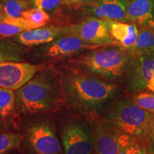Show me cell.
Wrapping results in <instances>:
<instances>
[{"label": "cell", "instance_id": "8", "mask_svg": "<svg viewBox=\"0 0 154 154\" xmlns=\"http://www.w3.org/2000/svg\"><path fill=\"white\" fill-rule=\"evenodd\" d=\"M44 69L43 66L23 61L1 62L0 87L16 91Z\"/></svg>", "mask_w": 154, "mask_h": 154}, {"label": "cell", "instance_id": "7", "mask_svg": "<svg viewBox=\"0 0 154 154\" xmlns=\"http://www.w3.org/2000/svg\"><path fill=\"white\" fill-rule=\"evenodd\" d=\"M26 140L34 154H62L60 141L54 129L47 122L31 125L26 132Z\"/></svg>", "mask_w": 154, "mask_h": 154}, {"label": "cell", "instance_id": "11", "mask_svg": "<svg viewBox=\"0 0 154 154\" xmlns=\"http://www.w3.org/2000/svg\"><path fill=\"white\" fill-rule=\"evenodd\" d=\"M65 154H91L92 138L86 127L79 123L67 125L61 136Z\"/></svg>", "mask_w": 154, "mask_h": 154}, {"label": "cell", "instance_id": "24", "mask_svg": "<svg viewBox=\"0 0 154 154\" xmlns=\"http://www.w3.org/2000/svg\"><path fill=\"white\" fill-rule=\"evenodd\" d=\"M133 101L144 110L154 113V93H140L134 96Z\"/></svg>", "mask_w": 154, "mask_h": 154}, {"label": "cell", "instance_id": "15", "mask_svg": "<svg viewBox=\"0 0 154 154\" xmlns=\"http://www.w3.org/2000/svg\"><path fill=\"white\" fill-rule=\"evenodd\" d=\"M109 33L119 47L124 48L128 52L134 47L138 34V27L133 23L119 21L106 20Z\"/></svg>", "mask_w": 154, "mask_h": 154}, {"label": "cell", "instance_id": "29", "mask_svg": "<svg viewBox=\"0 0 154 154\" xmlns=\"http://www.w3.org/2000/svg\"><path fill=\"white\" fill-rule=\"evenodd\" d=\"M2 116H0V130H1L2 124Z\"/></svg>", "mask_w": 154, "mask_h": 154}, {"label": "cell", "instance_id": "23", "mask_svg": "<svg viewBox=\"0 0 154 154\" xmlns=\"http://www.w3.org/2000/svg\"><path fill=\"white\" fill-rule=\"evenodd\" d=\"M22 142V136L14 133H0V154H6L17 149Z\"/></svg>", "mask_w": 154, "mask_h": 154}, {"label": "cell", "instance_id": "2", "mask_svg": "<svg viewBox=\"0 0 154 154\" xmlns=\"http://www.w3.org/2000/svg\"><path fill=\"white\" fill-rule=\"evenodd\" d=\"M64 99L78 111L89 112L111 100L117 86L71 69L60 76Z\"/></svg>", "mask_w": 154, "mask_h": 154}, {"label": "cell", "instance_id": "19", "mask_svg": "<svg viewBox=\"0 0 154 154\" xmlns=\"http://www.w3.org/2000/svg\"><path fill=\"white\" fill-rule=\"evenodd\" d=\"M3 8V14L11 18L22 17L24 11L32 7L30 0H0Z\"/></svg>", "mask_w": 154, "mask_h": 154}, {"label": "cell", "instance_id": "17", "mask_svg": "<svg viewBox=\"0 0 154 154\" xmlns=\"http://www.w3.org/2000/svg\"><path fill=\"white\" fill-rule=\"evenodd\" d=\"M34 29V26L23 18H11L3 13L0 15V37L9 38L15 36L22 32Z\"/></svg>", "mask_w": 154, "mask_h": 154}, {"label": "cell", "instance_id": "9", "mask_svg": "<svg viewBox=\"0 0 154 154\" xmlns=\"http://www.w3.org/2000/svg\"><path fill=\"white\" fill-rule=\"evenodd\" d=\"M128 73V87L131 91L149 89L154 93V54L136 57L131 63Z\"/></svg>", "mask_w": 154, "mask_h": 154}, {"label": "cell", "instance_id": "1", "mask_svg": "<svg viewBox=\"0 0 154 154\" xmlns=\"http://www.w3.org/2000/svg\"><path fill=\"white\" fill-rule=\"evenodd\" d=\"M15 108L24 114L57 109L64 99L60 76L54 69L44 68L15 91Z\"/></svg>", "mask_w": 154, "mask_h": 154}, {"label": "cell", "instance_id": "18", "mask_svg": "<svg viewBox=\"0 0 154 154\" xmlns=\"http://www.w3.org/2000/svg\"><path fill=\"white\" fill-rule=\"evenodd\" d=\"M26 52L25 46L14 39L4 38L0 39V63L5 61H22Z\"/></svg>", "mask_w": 154, "mask_h": 154}, {"label": "cell", "instance_id": "20", "mask_svg": "<svg viewBox=\"0 0 154 154\" xmlns=\"http://www.w3.org/2000/svg\"><path fill=\"white\" fill-rule=\"evenodd\" d=\"M15 92L9 88L0 87V116L9 117L15 109Z\"/></svg>", "mask_w": 154, "mask_h": 154}, {"label": "cell", "instance_id": "14", "mask_svg": "<svg viewBox=\"0 0 154 154\" xmlns=\"http://www.w3.org/2000/svg\"><path fill=\"white\" fill-rule=\"evenodd\" d=\"M127 22L154 28V0H128Z\"/></svg>", "mask_w": 154, "mask_h": 154}, {"label": "cell", "instance_id": "3", "mask_svg": "<svg viewBox=\"0 0 154 154\" xmlns=\"http://www.w3.org/2000/svg\"><path fill=\"white\" fill-rule=\"evenodd\" d=\"M133 57L121 47L109 45L88 50L68 61L71 69L106 79H118L131 64Z\"/></svg>", "mask_w": 154, "mask_h": 154}, {"label": "cell", "instance_id": "12", "mask_svg": "<svg viewBox=\"0 0 154 154\" xmlns=\"http://www.w3.org/2000/svg\"><path fill=\"white\" fill-rule=\"evenodd\" d=\"M121 132L109 121H101L93 126L92 144L98 154H118Z\"/></svg>", "mask_w": 154, "mask_h": 154}, {"label": "cell", "instance_id": "4", "mask_svg": "<svg viewBox=\"0 0 154 154\" xmlns=\"http://www.w3.org/2000/svg\"><path fill=\"white\" fill-rule=\"evenodd\" d=\"M109 121L121 133L133 137L149 134L154 121L152 113L136 105L134 101H119L111 108L107 116Z\"/></svg>", "mask_w": 154, "mask_h": 154}, {"label": "cell", "instance_id": "16", "mask_svg": "<svg viewBox=\"0 0 154 154\" xmlns=\"http://www.w3.org/2000/svg\"><path fill=\"white\" fill-rule=\"evenodd\" d=\"M138 26L137 39L129 52L134 57L154 52V28L147 26Z\"/></svg>", "mask_w": 154, "mask_h": 154}, {"label": "cell", "instance_id": "22", "mask_svg": "<svg viewBox=\"0 0 154 154\" xmlns=\"http://www.w3.org/2000/svg\"><path fill=\"white\" fill-rule=\"evenodd\" d=\"M118 154H148V153L133 136L121 133L120 149Z\"/></svg>", "mask_w": 154, "mask_h": 154}, {"label": "cell", "instance_id": "21", "mask_svg": "<svg viewBox=\"0 0 154 154\" xmlns=\"http://www.w3.org/2000/svg\"><path fill=\"white\" fill-rule=\"evenodd\" d=\"M22 17L33 25L34 29L44 26L51 21V17L47 11L38 7L24 11Z\"/></svg>", "mask_w": 154, "mask_h": 154}, {"label": "cell", "instance_id": "5", "mask_svg": "<svg viewBox=\"0 0 154 154\" xmlns=\"http://www.w3.org/2000/svg\"><path fill=\"white\" fill-rule=\"evenodd\" d=\"M63 34L77 36L86 43L99 47L117 45L110 35L106 21L94 17L77 24L63 26Z\"/></svg>", "mask_w": 154, "mask_h": 154}, {"label": "cell", "instance_id": "13", "mask_svg": "<svg viewBox=\"0 0 154 154\" xmlns=\"http://www.w3.org/2000/svg\"><path fill=\"white\" fill-rule=\"evenodd\" d=\"M63 26L51 25L22 32L13 39L25 47L42 46L63 36Z\"/></svg>", "mask_w": 154, "mask_h": 154}, {"label": "cell", "instance_id": "6", "mask_svg": "<svg viewBox=\"0 0 154 154\" xmlns=\"http://www.w3.org/2000/svg\"><path fill=\"white\" fill-rule=\"evenodd\" d=\"M100 47L86 43L73 35H63L44 45L36 51L38 59L42 60L63 59L80 54L86 51Z\"/></svg>", "mask_w": 154, "mask_h": 154}, {"label": "cell", "instance_id": "27", "mask_svg": "<svg viewBox=\"0 0 154 154\" xmlns=\"http://www.w3.org/2000/svg\"><path fill=\"white\" fill-rule=\"evenodd\" d=\"M149 136V140H150V143H151V151L153 152L154 154V121L153 123V125H152L151 130L148 134Z\"/></svg>", "mask_w": 154, "mask_h": 154}, {"label": "cell", "instance_id": "25", "mask_svg": "<svg viewBox=\"0 0 154 154\" xmlns=\"http://www.w3.org/2000/svg\"><path fill=\"white\" fill-rule=\"evenodd\" d=\"M32 7L44 9L47 13L54 14L64 5V0H30Z\"/></svg>", "mask_w": 154, "mask_h": 154}, {"label": "cell", "instance_id": "26", "mask_svg": "<svg viewBox=\"0 0 154 154\" xmlns=\"http://www.w3.org/2000/svg\"><path fill=\"white\" fill-rule=\"evenodd\" d=\"M94 0H64L65 5H81L91 2Z\"/></svg>", "mask_w": 154, "mask_h": 154}, {"label": "cell", "instance_id": "28", "mask_svg": "<svg viewBox=\"0 0 154 154\" xmlns=\"http://www.w3.org/2000/svg\"><path fill=\"white\" fill-rule=\"evenodd\" d=\"M3 13V8H2V6L1 3H0V15Z\"/></svg>", "mask_w": 154, "mask_h": 154}, {"label": "cell", "instance_id": "10", "mask_svg": "<svg viewBox=\"0 0 154 154\" xmlns=\"http://www.w3.org/2000/svg\"><path fill=\"white\" fill-rule=\"evenodd\" d=\"M128 0H94L79 6L82 14L104 20L128 22L126 8Z\"/></svg>", "mask_w": 154, "mask_h": 154}]
</instances>
